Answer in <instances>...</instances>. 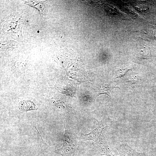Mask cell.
I'll use <instances>...</instances> for the list:
<instances>
[{"label": "cell", "instance_id": "obj_5", "mask_svg": "<svg viewBox=\"0 0 156 156\" xmlns=\"http://www.w3.org/2000/svg\"><path fill=\"white\" fill-rule=\"evenodd\" d=\"M20 110L24 112L31 110H37L38 108L34 103L30 100H24L21 101L19 104Z\"/></svg>", "mask_w": 156, "mask_h": 156}, {"label": "cell", "instance_id": "obj_2", "mask_svg": "<svg viewBox=\"0 0 156 156\" xmlns=\"http://www.w3.org/2000/svg\"><path fill=\"white\" fill-rule=\"evenodd\" d=\"M96 121L98 124L96 127L91 132L85 134H82L81 138L83 141L92 140L96 143L101 139V136L104 129L109 127L104 122L99 121L93 119Z\"/></svg>", "mask_w": 156, "mask_h": 156}, {"label": "cell", "instance_id": "obj_4", "mask_svg": "<svg viewBox=\"0 0 156 156\" xmlns=\"http://www.w3.org/2000/svg\"><path fill=\"white\" fill-rule=\"evenodd\" d=\"M96 144L98 156H116L112 154L106 142L102 139L96 143Z\"/></svg>", "mask_w": 156, "mask_h": 156}, {"label": "cell", "instance_id": "obj_6", "mask_svg": "<svg viewBox=\"0 0 156 156\" xmlns=\"http://www.w3.org/2000/svg\"><path fill=\"white\" fill-rule=\"evenodd\" d=\"M38 32H39V31H38Z\"/></svg>", "mask_w": 156, "mask_h": 156}, {"label": "cell", "instance_id": "obj_3", "mask_svg": "<svg viewBox=\"0 0 156 156\" xmlns=\"http://www.w3.org/2000/svg\"><path fill=\"white\" fill-rule=\"evenodd\" d=\"M120 156H145L144 153H139L133 149L127 143L120 144L116 148Z\"/></svg>", "mask_w": 156, "mask_h": 156}, {"label": "cell", "instance_id": "obj_1", "mask_svg": "<svg viewBox=\"0 0 156 156\" xmlns=\"http://www.w3.org/2000/svg\"><path fill=\"white\" fill-rule=\"evenodd\" d=\"M65 133L63 143L60 148L55 152L62 156H76L77 148L75 138L68 124L64 121Z\"/></svg>", "mask_w": 156, "mask_h": 156}]
</instances>
